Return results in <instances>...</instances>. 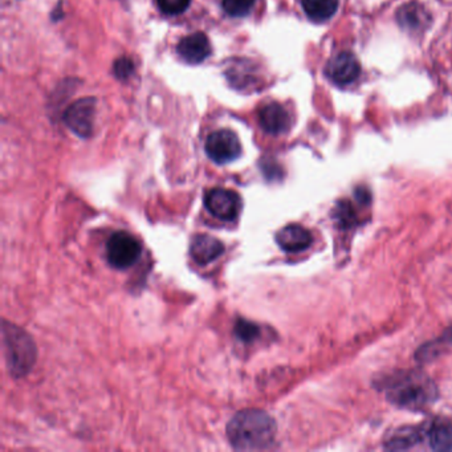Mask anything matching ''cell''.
Masks as SVG:
<instances>
[{"instance_id":"cell-1","label":"cell","mask_w":452,"mask_h":452,"mask_svg":"<svg viewBox=\"0 0 452 452\" xmlns=\"http://www.w3.org/2000/svg\"><path fill=\"white\" fill-rule=\"evenodd\" d=\"M277 426L274 418L262 410H243L227 424V438L239 451L265 450L274 441Z\"/></svg>"},{"instance_id":"cell-2","label":"cell","mask_w":452,"mask_h":452,"mask_svg":"<svg viewBox=\"0 0 452 452\" xmlns=\"http://www.w3.org/2000/svg\"><path fill=\"white\" fill-rule=\"evenodd\" d=\"M384 390L393 405L407 410H422L433 405L438 398L433 379L418 370L399 371L387 378Z\"/></svg>"},{"instance_id":"cell-3","label":"cell","mask_w":452,"mask_h":452,"mask_svg":"<svg viewBox=\"0 0 452 452\" xmlns=\"http://www.w3.org/2000/svg\"><path fill=\"white\" fill-rule=\"evenodd\" d=\"M3 339L7 356V364L14 376L27 374L35 364L36 348L34 339L27 333L12 324L4 322Z\"/></svg>"},{"instance_id":"cell-4","label":"cell","mask_w":452,"mask_h":452,"mask_svg":"<svg viewBox=\"0 0 452 452\" xmlns=\"http://www.w3.org/2000/svg\"><path fill=\"white\" fill-rule=\"evenodd\" d=\"M142 245L140 240L129 232L118 231L106 243V259L115 269H128L140 260Z\"/></svg>"},{"instance_id":"cell-5","label":"cell","mask_w":452,"mask_h":452,"mask_svg":"<svg viewBox=\"0 0 452 452\" xmlns=\"http://www.w3.org/2000/svg\"><path fill=\"white\" fill-rule=\"evenodd\" d=\"M205 206L212 217L225 222H234L242 212L240 195L227 189H212L205 197Z\"/></svg>"},{"instance_id":"cell-6","label":"cell","mask_w":452,"mask_h":452,"mask_svg":"<svg viewBox=\"0 0 452 452\" xmlns=\"http://www.w3.org/2000/svg\"><path fill=\"white\" fill-rule=\"evenodd\" d=\"M205 149L210 160L217 165H226L240 157L242 143L235 133L217 130L208 135Z\"/></svg>"},{"instance_id":"cell-7","label":"cell","mask_w":452,"mask_h":452,"mask_svg":"<svg viewBox=\"0 0 452 452\" xmlns=\"http://www.w3.org/2000/svg\"><path fill=\"white\" fill-rule=\"evenodd\" d=\"M96 100L86 97L77 100L64 113L66 125L81 138H89L93 133L95 123Z\"/></svg>"},{"instance_id":"cell-8","label":"cell","mask_w":452,"mask_h":452,"mask_svg":"<svg viewBox=\"0 0 452 452\" xmlns=\"http://www.w3.org/2000/svg\"><path fill=\"white\" fill-rule=\"evenodd\" d=\"M361 72L357 57L350 52H339L332 57L325 68V75L334 84L346 85L353 83Z\"/></svg>"},{"instance_id":"cell-9","label":"cell","mask_w":452,"mask_h":452,"mask_svg":"<svg viewBox=\"0 0 452 452\" xmlns=\"http://www.w3.org/2000/svg\"><path fill=\"white\" fill-rule=\"evenodd\" d=\"M177 52L188 64H200L211 55V44L203 32L188 35L179 41Z\"/></svg>"},{"instance_id":"cell-10","label":"cell","mask_w":452,"mask_h":452,"mask_svg":"<svg viewBox=\"0 0 452 452\" xmlns=\"http://www.w3.org/2000/svg\"><path fill=\"white\" fill-rule=\"evenodd\" d=\"M260 126L264 132L272 135H280L288 132L291 128V115L287 109L277 103H271L262 108L259 113Z\"/></svg>"},{"instance_id":"cell-11","label":"cell","mask_w":452,"mask_h":452,"mask_svg":"<svg viewBox=\"0 0 452 452\" xmlns=\"http://www.w3.org/2000/svg\"><path fill=\"white\" fill-rule=\"evenodd\" d=\"M225 252V245L214 236L200 234L194 236L190 245V255L199 265H207Z\"/></svg>"},{"instance_id":"cell-12","label":"cell","mask_w":452,"mask_h":452,"mask_svg":"<svg viewBox=\"0 0 452 452\" xmlns=\"http://www.w3.org/2000/svg\"><path fill=\"white\" fill-rule=\"evenodd\" d=\"M424 436L435 451H452V418H435L424 428Z\"/></svg>"},{"instance_id":"cell-13","label":"cell","mask_w":452,"mask_h":452,"mask_svg":"<svg viewBox=\"0 0 452 452\" xmlns=\"http://www.w3.org/2000/svg\"><path fill=\"white\" fill-rule=\"evenodd\" d=\"M276 242L285 252H302L309 248L313 242L312 234L300 225H289L282 228L277 235Z\"/></svg>"},{"instance_id":"cell-14","label":"cell","mask_w":452,"mask_h":452,"mask_svg":"<svg viewBox=\"0 0 452 452\" xmlns=\"http://www.w3.org/2000/svg\"><path fill=\"white\" fill-rule=\"evenodd\" d=\"M424 430L419 427L406 426L396 430L386 441V448L389 450H407L414 447L416 443L422 439Z\"/></svg>"},{"instance_id":"cell-15","label":"cell","mask_w":452,"mask_h":452,"mask_svg":"<svg viewBox=\"0 0 452 452\" xmlns=\"http://www.w3.org/2000/svg\"><path fill=\"white\" fill-rule=\"evenodd\" d=\"M307 16L316 23L329 20L339 9V0H302Z\"/></svg>"},{"instance_id":"cell-16","label":"cell","mask_w":452,"mask_h":452,"mask_svg":"<svg viewBox=\"0 0 452 452\" xmlns=\"http://www.w3.org/2000/svg\"><path fill=\"white\" fill-rule=\"evenodd\" d=\"M256 0H223V9L230 16L243 18L254 9Z\"/></svg>"},{"instance_id":"cell-17","label":"cell","mask_w":452,"mask_h":452,"mask_svg":"<svg viewBox=\"0 0 452 452\" xmlns=\"http://www.w3.org/2000/svg\"><path fill=\"white\" fill-rule=\"evenodd\" d=\"M236 337L245 342H252L260 336V328L247 320H239L235 325Z\"/></svg>"},{"instance_id":"cell-18","label":"cell","mask_w":452,"mask_h":452,"mask_svg":"<svg viewBox=\"0 0 452 452\" xmlns=\"http://www.w3.org/2000/svg\"><path fill=\"white\" fill-rule=\"evenodd\" d=\"M336 217H337V222L339 225L344 227L354 226L356 220H357V215L354 214L353 207L348 200L341 202L336 207Z\"/></svg>"},{"instance_id":"cell-19","label":"cell","mask_w":452,"mask_h":452,"mask_svg":"<svg viewBox=\"0 0 452 452\" xmlns=\"http://www.w3.org/2000/svg\"><path fill=\"white\" fill-rule=\"evenodd\" d=\"M190 3L191 0H158V7L166 15H179L189 9Z\"/></svg>"},{"instance_id":"cell-20","label":"cell","mask_w":452,"mask_h":452,"mask_svg":"<svg viewBox=\"0 0 452 452\" xmlns=\"http://www.w3.org/2000/svg\"><path fill=\"white\" fill-rule=\"evenodd\" d=\"M113 71L118 80H128L134 72V64L130 58L121 57L114 63Z\"/></svg>"}]
</instances>
